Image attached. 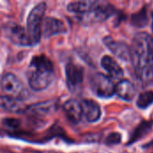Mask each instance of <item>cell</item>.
I'll list each match as a JSON object with an SVG mask.
<instances>
[{
  "instance_id": "5bb4252c",
  "label": "cell",
  "mask_w": 153,
  "mask_h": 153,
  "mask_svg": "<svg viewBox=\"0 0 153 153\" xmlns=\"http://www.w3.org/2000/svg\"><path fill=\"white\" fill-rule=\"evenodd\" d=\"M0 105L1 108L4 111L10 112V113H22L25 112L26 108L22 100L21 99H16L5 95L1 96L0 100Z\"/></svg>"
},
{
  "instance_id": "7a4b0ae2",
  "label": "cell",
  "mask_w": 153,
  "mask_h": 153,
  "mask_svg": "<svg viewBox=\"0 0 153 153\" xmlns=\"http://www.w3.org/2000/svg\"><path fill=\"white\" fill-rule=\"evenodd\" d=\"M30 72L28 82L29 86L34 91H41L47 89L54 79V66L50 59L44 55L32 57L30 65Z\"/></svg>"
},
{
  "instance_id": "5b68a950",
  "label": "cell",
  "mask_w": 153,
  "mask_h": 153,
  "mask_svg": "<svg viewBox=\"0 0 153 153\" xmlns=\"http://www.w3.org/2000/svg\"><path fill=\"white\" fill-rule=\"evenodd\" d=\"M3 30L6 39H8L13 44L22 47L31 46L26 29L22 26L14 22H9L4 26Z\"/></svg>"
},
{
  "instance_id": "277c9868",
  "label": "cell",
  "mask_w": 153,
  "mask_h": 153,
  "mask_svg": "<svg viewBox=\"0 0 153 153\" xmlns=\"http://www.w3.org/2000/svg\"><path fill=\"white\" fill-rule=\"evenodd\" d=\"M90 85L93 93L100 98H111L116 93V86L113 81L101 73H96L91 76Z\"/></svg>"
},
{
  "instance_id": "9a60e30c",
  "label": "cell",
  "mask_w": 153,
  "mask_h": 153,
  "mask_svg": "<svg viewBox=\"0 0 153 153\" xmlns=\"http://www.w3.org/2000/svg\"><path fill=\"white\" fill-rule=\"evenodd\" d=\"M101 66L108 74V75L113 79H121L124 75V71L122 67L117 64L115 59L109 56H104L101 58Z\"/></svg>"
},
{
  "instance_id": "44dd1931",
  "label": "cell",
  "mask_w": 153,
  "mask_h": 153,
  "mask_svg": "<svg viewBox=\"0 0 153 153\" xmlns=\"http://www.w3.org/2000/svg\"><path fill=\"white\" fill-rule=\"evenodd\" d=\"M122 139V136L118 133H111L108 135V137L105 140V143L107 145H115L120 143Z\"/></svg>"
},
{
  "instance_id": "7402d4cb",
  "label": "cell",
  "mask_w": 153,
  "mask_h": 153,
  "mask_svg": "<svg viewBox=\"0 0 153 153\" xmlns=\"http://www.w3.org/2000/svg\"><path fill=\"white\" fill-rule=\"evenodd\" d=\"M2 123L6 128L9 129H17L21 126V121L16 118H4Z\"/></svg>"
},
{
  "instance_id": "2e32d148",
  "label": "cell",
  "mask_w": 153,
  "mask_h": 153,
  "mask_svg": "<svg viewBox=\"0 0 153 153\" xmlns=\"http://www.w3.org/2000/svg\"><path fill=\"white\" fill-rule=\"evenodd\" d=\"M135 87L128 80H121L116 85V94L126 101H131L135 96Z\"/></svg>"
},
{
  "instance_id": "603a6c76",
  "label": "cell",
  "mask_w": 153,
  "mask_h": 153,
  "mask_svg": "<svg viewBox=\"0 0 153 153\" xmlns=\"http://www.w3.org/2000/svg\"><path fill=\"white\" fill-rule=\"evenodd\" d=\"M152 31H153V13H152Z\"/></svg>"
},
{
  "instance_id": "30bf717a",
  "label": "cell",
  "mask_w": 153,
  "mask_h": 153,
  "mask_svg": "<svg viewBox=\"0 0 153 153\" xmlns=\"http://www.w3.org/2000/svg\"><path fill=\"white\" fill-rule=\"evenodd\" d=\"M66 32V27L63 21L55 17H46L42 24V35L45 38Z\"/></svg>"
},
{
  "instance_id": "9c48e42d",
  "label": "cell",
  "mask_w": 153,
  "mask_h": 153,
  "mask_svg": "<svg viewBox=\"0 0 153 153\" xmlns=\"http://www.w3.org/2000/svg\"><path fill=\"white\" fill-rule=\"evenodd\" d=\"M103 43L119 59L131 61V48L126 43L114 39L111 36H106L103 39Z\"/></svg>"
},
{
  "instance_id": "e0dca14e",
  "label": "cell",
  "mask_w": 153,
  "mask_h": 153,
  "mask_svg": "<svg viewBox=\"0 0 153 153\" xmlns=\"http://www.w3.org/2000/svg\"><path fill=\"white\" fill-rule=\"evenodd\" d=\"M97 1H75L67 4V10L70 13H74L82 15L89 13L96 5Z\"/></svg>"
},
{
  "instance_id": "ffe728a7",
  "label": "cell",
  "mask_w": 153,
  "mask_h": 153,
  "mask_svg": "<svg viewBox=\"0 0 153 153\" xmlns=\"http://www.w3.org/2000/svg\"><path fill=\"white\" fill-rule=\"evenodd\" d=\"M132 23L136 27H145L148 23V14L147 10L145 7H143L140 12L134 13L132 15Z\"/></svg>"
},
{
  "instance_id": "d6986e66",
  "label": "cell",
  "mask_w": 153,
  "mask_h": 153,
  "mask_svg": "<svg viewBox=\"0 0 153 153\" xmlns=\"http://www.w3.org/2000/svg\"><path fill=\"white\" fill-rule=\"evenodd\" d=\"M152 104H153V91H147L141 93L137 99L136 105L141 109H146Z\"/></svg>"
},
{
  "instance_id": "8fae6325",
  "label": "cell",
  "mask_w": 153,
  "mask_h": 153,
  "mask_svg": "<svg viewBox=\"0 0 153 153\" xmlns=\"http://www.w3.org/2000/svg\"><path fill=\"white\" fill-rule=\"evenodd\" d=\"M65 117L72 124H78L83 117L81 102L75 100H68L63 106Z\"/></svg>"
},
{
  "instance_id": "3957f363",
  "label": "cell",
  "mask_w": 153,
  "mask_h": 153,
  "mask_svg": "<svg viewBox=\"0 0 153 153\" xmlns=\"http://www.w3.org/2000/svg\"><path fill=\"white\" fill-rule=\"evenodd\" d=\"M46 11V3L41 2L36 4L30 12L27 18L26 31L31 46L37 45L40 41L42 35V24Z\"/></svg>"
},
{
  "instance_id": "ac0fdd59",
  "label": "cell",
  "mask_w": 153,
  "mask_h": 153,
  "mask_svg": "<svg viewBox=\"0 0 153 153\" xmlns=\"http://www.w3.org/2000/svg\"><path fill=\"white\" fill-rule=\"evenodd\" d=\"M153 121H143L133 132L131 134L128 144H133L134 143L142 139L144 135H146L152 128Z\"/></svg>"
},
{
  "instance_id": "6da1fadb",
  "label": "cell",
  "mask_w": 153,
  "mask_h": 153,
  "mask_svg": "<svg viewBox=\"0 0 153 153\" xmlns=\"http://www.w3.org/2000/svg\"><path fill=\"white\" fill-rule=\"evenodd\" d=\"M131 62L136 76L143 83L153 79V38L147 32H138L133 38Z\"/></svg>"
},
{
  "instance_id": "52a82bcc",
  "label": "cell",
  "mask_w": 153,
  "mask_h": 153,
  "mask_svg": "<svg viewBox=\"0 0 153 153\" xmlns=\"http://www.w3.org/2000/svg\"><path fill=\"white\" fill-rule=\"evenodd\" d=\"M116 12V8L108 2L97 1L94 8L87 13L88 21L92 22H101L110 18ZM86 15V14H85Z\"/></svg>"
},
{
  "instance_id": "ba28073f",
  "label": "cell",
  "mask_w": 153,
  "mask_h": 153,
  "mask_svg": "<svg viewBox=\"0 0 153 153\" xmlns=\"http://www.w3.org/2000/svg\"><path fill=\"white\" fill-rule=\"evenodd\" d=\"M83 77L84 70L81 65L74 63H68L65 65L66 83L70 91H74L78 89L83 82Z\"/></svg>"
},
{
  "instance_id": "4fadbf2b",
  "label": "cell",
  "mask_w": 153,
  "mask_h": 153,
  "mask_svg": "<svg viewBox=\"0 0 153 153\" xmlns=\"http://www.w3.org/2000/svg\"><path fill=\"white\" fill-rule=\"evenodd\" d=\"M56 109V103L53 100L34 103L29 106L25 112L32 116H47L52 114Z\"/></svg>"
},
{
  "instance_id": "7c38bea8",
  "label": "cell",
  "mask_w": 153,
  "mask_h": 153,
  "mask_svg": "<svg viewBox=\"0 0 153 153\" xmlns=\"http://www.w3.org/2000/svg\"><path fill=\"white\" fill-rule=\"evenodd\" d=\"M82 113L85 119L90 123L97 122L101 116L100 105L92 100H83L81 101Z\"/></svg>"
},
{
  "instance_id": "8992f818",
  "label": "cell",
  "mask_w": 153,
  "mask_h": 153,
  "mask_svg": "<svg viewBox=\"0 0 153 153\" xmlns=\"http://www.w3.org/2000/svg\"><path fill=\"white\" fill-rule=\"evenodd\" d=\"M1 88L5 96L21 99L23 94V85L20 79L12 73H5L1 79Z\"/></svg>"
}]
</instances>
